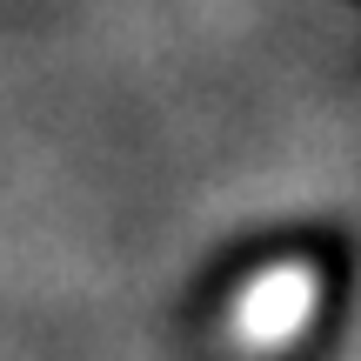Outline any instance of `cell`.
I'll return each instance as SVG.
<instances>
[{"instance_id": "obj_1", "label": "cell", "mask_w": 361, "mask_h": 361, "mask_svg": "<svg viewBox=\"0 0 361 361\" xmlns=\"http://www.w3.org/2000/svg\"><path fill=\"white\" fill-rule=\"evenodd\" d=\"M314 268H301V261H274V268H261L255 281H241V295L228 301V314H221V341H228L234 355H274L288 335H301L314 314Z\"/></svg>"}]
</instances>
